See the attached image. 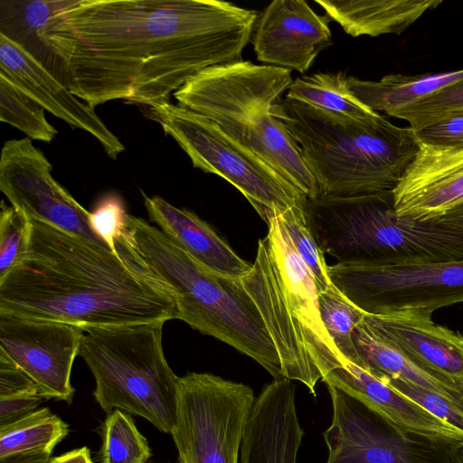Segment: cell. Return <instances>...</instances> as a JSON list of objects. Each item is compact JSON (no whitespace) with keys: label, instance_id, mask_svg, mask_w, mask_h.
Wrapping results in <instances>:
<instances>
[{"label":"cell","instance_id":"1","mask_svg":"<svg viewBox=\"0 0 463 463\" xmlns=\"http://www.w3.org/2000/svg\"><path fill=\"white\" fill-rule=\"evenodd\" d=\"M259 13L219 0H62L36 39L94 108H148L189 79L242 61Z\"/></svg>","mask_w":463,"mask_h":463},{"label":"cell","instance_id":"2","mask_svg":"<svg viewBox=\"0 0 463 463\" xmlns=\"http://www.w3.org/2000/svg\"><path fill=\"white\" fill-rule=\"evenodd\" d=\"M31 222L24 260L0 279V313L81 326L178 319L174 299L117 251Z\"/></svg>","mask_w":463,"mask_h":463},{"label":"cell","instance_id":"3","mask_svg":"<svg viewBox=\"0 0 463 463\" xmlns=\"http://www.w3.org/2000/svg\"><path fill=\"white\" fill-rule=\"evenodd\" d=\"M118 253L174 299L180 320L252 358L284 378L275 345L241 279L195 261L157 227L126 214Z\"/></svg>","mask_w":463,"mask_h":463},{"label":"cell","instance_id":"4","mask_svg":"<svg viewBox=\"0 0 463 463\" xmlns=\"http://www.w3.org/2000/svg\"><path fill=\"white\" fill-rule=\"evenodd\" d=\"M272 111L298 145L321 197L392 193L419 150L410 127L381 115L357 120L288 98Z\"/></svg>","mask_w":463,"mask_h":463},{"label":"cell","instance_id":"5","mask_svg":"<svg viewBox=\"0 0 463 463\" xmlns=\"http://www.w3.org/2000/svg\"><path fill=\"white\" fill-rule=\"evenodd\" d=\"M241 284L275 345L284 378L316 396L317 382L345 358L320 317L318 289L279 215L271 218Z\"/></svg>","mask_w":463,"mask_h":463},{"label":"cell","instance_id":"6","mask_svg":"<svg viewBox=\"0 0 463 463\" xmlns=\"http://www.w3.org/2000/svg\"><path fill=\"white\" fill-rule=\"evenodd\" d=\"M292 82L289 70L241 61L200 71L174 97L179 106L213 121L308 199H316L320 197L317 183L272 111Z\"/></svg>","mask_w":463,"mask_h":463},{"label":"cell","instance_id":"7","mask_svg":"<svg viewBox=\"0 0 463 463\" xmlns=\"http://www.w3.org/2000/svg\"><path fill=\"white\" fill-rule=\"evenodd\" d=\"M164 324L86 328L79 355L94 376L93 395L105 412L118 409L171 433L179 377L164 354Z\"/></svg>","mask_w":463,"mask_h":463},{"label":"cell","instance_id":"8","mask_svg":"<svg viewBox=\"0 0 463 463\" xmlns=\"http://www.w3.org/2000/svg\"><path fill=\"white\" fill-rule=\"evenodd\" d=\"M146 115L177 142L194 167L237 188L267 224L289 208L307 207L301 190L213 121L169 101L146 108Z\"/></svg>","mask_w":463,"mask_h":463},{"label":"cell","instance_id":"9","mask_svg":"<svg viewBox=\"0 0 463 463\" xmlns=\"http://www.w3.org/2000/svg\"><path fill=\"white\" fill-rule=\"evenodd\" d=\"M255 397L252 389L207 373L178 379L171 431L178 463H239Z\"/></svg>","mask_w":463,"mask_h":463},{"label":"cell","instance_id":"10","mask_svg":"<svg viewBox=\"0 0 463 463\" xmlns=\"http://www.w3.org/2000/svg\"><path fill=\"white\" fill-rule=\"evenodd\" d=\"M332 284L367 315L435 310L463 302V259L448 261L327 266Z\"/></svg>","mask_w":463,"mask_h":463},{"label":"cell","instance_id":"11","mask_svg":"<svg viewBox=\"0 0 463 463\" xmlns=\"http://www.w3.org/2000/svg\"><path fill=\"white\" fill-rule=\"evenodd\" d=\"M333 416L326 463H456L463 444L405 430L362 401L327 385Z\"/></svg>","mask_w":463,"mask_h":463},{"label":"cell","instance_id":"12","mask_svg":"<svg viewBox=\"0 0 463 463\" xmlns=\"http://www.w3.org/2000/svg\"><path fill=\"white\" fill-rule=\"evenodd\" d=\"M52 164L29 137L5 142L0 190L30 221H38L115 251L94 230L84 209L52 175Z\"/></svg>","mask_w":463,"mask_h":463},{"label":"cell","instance_id":"13","mask_svg":"<svg viewBox=\"0 0 463 463\" xmlns=\"http://www.w3.org/2000/svg\"><path fill=\"white\" fill-rule=\"evenodd\" d=\"M84 333L77 325L0 313V351L33 379L46 399L72 402L71 370Z\"/></svg>","mask_w":463,"mask_h":463},{"label":"cell","instance_id":"14","mask_svg":"<svg viewBox=\"0 0 463 463\" xmlns=\"http://www.w3.org/2000/svg\"><path fill=\"white\" fill-rule=\"evenodd\" d=\"M326 15L304 0H275L258 14L250 42L259 61L305 73L332 45Z\"/></svg>","mask_w":463,"mask_h":463},{"label":"cell","instance_id":"15","mask_svg":"<svg viewBox=\"0 0 463 463\" xmlns=\"http://www.w3.org/2000/svg\"><path fill=\"white\" fill-rule=\"evenodd\" d=\"M0 73L10 79L44 110L71 127L92 135L112 159H117L125 150L122 142L109 129L94 108L80 101L35 56L3 33H0Z\"/></svg>","mask_w":463,"mask_h":463},{"label":"cell","instance_id":"16","mask_svg":"<svg viewBox=\"0 0 463 463\" xmlns=\"http://www.w3.org/2000/svg\"><path fill=\"white\" fill-rule=\"evenodd\" d=\"M398 216L435 220L463 202V147L419 143L418 153L392 192Z\"/></svg>","mask_w":463,"mask_h":463},{"label":"cell","instance_id":"17","mask_svg":"<svg viewBox=\"0 0 463 463\" xmlns=\"http://www.w3.org/2000/svg\"><path fill=\"white\" fill-rule=\"evenodd\" d=\"M364 323L418 364L463 384V335L433 322L432 313L366 314Z\"/></svg>","mask_w":463,"mask_h":463},{"label":"cell","instance_id":"18","mask_svg":"<svg viewBox=\"0 0 463 463\" xmlns=\"http://www.w3.org/2000/svg\"><path fill=\"white\" fill-rule=\"evenodd\" d=\"M304 430L295 385L274 379L255 398L241 448V463H297Z\"/></svg>","mask_w":463,"mask_h":463},{"label":"cell","instance_id":"19","mask_svg":"<svg viewBox=\"0 0 463 463\" xmlns=\"http://www.w3.org/2000/svg\"><path fill=\"white\" fill-rule=\"evenodd\" d=\"M362 401L398 427L430 438L463 444V431L435 416L383 379L344 360L321 379Z\"/></svg>","mask_w":463,"mask_h":463},{"label":"cell","instance_id":"20","mask_svg":"<svg viewBox=\"0 0 463 463\" xmlns=\"http://www.w3.org/2000/svg\"><path fill=\"white\" fill-rule=\"evenodd\" d=\"M151 222L174 243L208 269L241 279L251 263L241 258L207 222L193 212L178 208L160 196L142 192Z\"/></svg>","mask_w":463,"mask_h":463},{"label":"cell","instance_id":"21","mask_svg":"<svg viewBox=\"0 0 463 463\" xmlns=\"http://www.w3.org/2000/svg\"><path fill=\"white\" fill-rule=\"evenodd\" d=\"M329 20L353 36L401 34L440 0H316Z\"/></svg>","mask_w":463,"mask_h":463},{"label":"cell","instance_id":"22","mask_svg":"<svg viewBox=\"0 0 463 463\" xmlns=\"http://www.w3.org/2000/svg\"><path fill=\"white\" fill-rule=\"evenodd\" d=\"M356 364L376 375L399 379L436 392L463 408V384L427 369L377 337L364 323L353 331Z\"/></svg>","mask_w":463,"mask_h":463},{"label":"cell","instance_id":"23","mask_svg":"<svg viewBox=\"0 0 463 463\" xmlns=\"http://www.w3.org/2000/svg\"><path fill=\"white\" fill-rule=\"evenodd\" d=\"M463 80V69L436 73H392L379 80L346 77L352 95L372 110L388 116Z\"/></svg>","mask_w":463,"mask_h":463},{"label":"cell","instance_id":"24","mask_svg":"<svg viewBox=\"0 0 463 463\" xmlns=\"http://www.w3.org/2000/svg\"><path fill=\"white\" fill-rule=\"evenodd\" d=\"M345 72H318L297 78L286 98L311 107L357 120L380 116L364 105L349 91Z\"/></svg>","mask_w":463,"mask_h":463},{"label":"cell","instance_id":"25","mask_svg":"<svg viewBox=\"0 0 463 463\" xmlns=\"http://www.w3.org/2000/svg\"><path fill=\"white\" fill-rule=\"evenodd\" d=\"M68 431L67 423L48 408L37 409L0 427V459L20 454L52 455Z\"/></svg>","mask_w":463,"mask_h":463},{"label":"cell","instance_id":"26","mask_svg":"<svg viewBox=\"0 0 463 463\" xmlns=\"http://www.w3.org/2000/svg\"><path fill=\"white\" fill-rule=\"evenodd\" d=\"M0 119L30 139L50 143L58 133L46 119L44 109L1 73Z\"/></svg>","mask_w":463,"mask_h":463},{"label":"cell","instance_id":"27","mask_svg":"<svg viewBox=\"0 0 463 463\" xmlns=\"http://www.w3.org/2000/svg\"><path fill=\"white\" fill-rule=\"evenodd\" d=\"M101 463H146L151 450L131 414L120 410L109 413L102 424Z\"/></svg>","mask_w":463,"mask_h":463},{"label":"cell","instance_id":"28","mask_svg":"<svg viewBox=\"0 0 463 463\" xmlns=\"http://www.w3.org/2000/svg\"><path fill=\"white\" fill-rule=\"evenodd\" d=\"M318 305L322 322L338 352L345 359L356 364L358 358L352 335L366 314L333 284L318 292Z\"/></svg>","mask_w":463,"mask_h":463},{"label":"cell","instance_id":"29","mask_svg":"<svg viewBox=\"0 0 463 463\" xmlns=\"http://www.w3.org/2000/svg\"><path fill=\"white\" fill-rule=\"evenodd\" d=\"M294 247L313 275L318 292L332 286L324 252L307 221L306 207L295 206L279 214Z\"/></svg>","mask_w":463,"mask_h":463},{"label":"cell","instance_id":"30","mask_svg":"<svg viewBox=\"0 0 463 463\" xmlns=\"http://www.w3.org/2000/svg\"><path fill=\"white\" fill-rule=\"evenodd\" d=\"M31 236V222L19 210L2 201L0 207V279L24 260Z\"/></svg>","mask_w":463,"mask_h":463},{"label":"cell","instance_id":"31","mask_svg":"<svg viewBox=\"0 0 463 463\" xmlns=\"http://www.w3.org/2000/svg\"><path fill=\"white\" fill-rule=\"evenodd\" d=\"M463 109V80L443 89L414 104L390 114L405 120L415 130L423 128L444 115Z\"/></svg>","mask_w":463,"mask_h":463},{"label":"cell","instance_id":"32","mask_svg":"<svg viewBox=\"0 0 463 463\" xmlns=\"http://www.w3.org/2000/svg\"><path fill=\"white\" fill-rule=\"evenodd\" d=\"M377 376L401 393L421 405L435 416L463 431L462 407L436 392L425 390L402 380L382 375Z\"/></svg>","mask_w":463,"mask_h":463},{"label":"cell","instance_id":"33","mask_svg":"<svg viewBox=\"0 0 463 463\" xmlns=\"http://www.w3.org/2000/svg\"><path fill=\"white\" fill-rule=\"evenodd\" d=\"M413 131L420 144L446 148L463 147V109L448 113Z\"/></svg>","mask_w":463,"mask_h":463},{"label":"cell","instance_id":"34","mask_svg":"<svg viewBox=\"0 0 463 463\" xmlns=\"http://www.w3.org/2000/svg\"><path fill=\"white\" fill-rule=\"evenodd\" d=\"M126 214L123 203L117 195H107L90 213L95 232L114 250V241L122 232Z\"/></svg>","mask_w":463,"mask_h":463},{"label":"cell","instance_id":"35","mask_svg":"<svg viewBox=\"0 0 463 463\" xmlns=\"http://www.w3.org/2000/svg\"><path fill=\"white\" fill-rule=\"evenodd\" d=\"M25 393L43 394L33 379L0 351V397Z\"/></svg>","mask_w":463,"mask_h":463},{"label":"cell","instance_id":"36","mask_svg":"<svg viewBox=\"0 0 463 463\" xmlns=\"http://www.w3.org/2000/svg\"><path fill=\"white\" fill-rule=\"evenodd\" d=\"M47 400L41 393H25L0 397V427L16 421L37 410Z\"/></svg>","mask_w":463,"mask_h":463},{"label":"cell","instance_id":"37","mask_svg":"<svg viewBox=\"0 0 463 463\" xmlns=\"http://www.w3.org/2000/svg\"><path fill=\"white\" fill-rule=\"evenodd\" d=\"M52 463H92L90 449L82 447L52 458Z\"/></svg>","mask_w":463,"mask_h":463},{"label":"cell","instance_id":"38","mask_svg":"<svg viewBox=\"0 0 463 463\" xmlns=\"http://www.w3.org/2000/svg\"><path fill=\"white\" fill-rule=\"evenodd\" d=\"M438 219L448 226L463 232V202Z\"/></svg>","mask_w":463,"mask_h":463},{"label":"cell","instance_id":"39","mask_svg":"<svg viewBox=\"0 0 463 463\" xmlns=\"http://www.w3.org/2000/svg\"><path fill=\"white\" fill-rule=\"evenodd\" d=\"M52 458L46 454H20L1 458L0 463H52Z\"/></svg>","mask_w":463,"mask_h":463},{"label":"cell","instance_id":"40","mask_svg":"<svg viewBox=\"0 0 463 463\" xmlns=\"http://www.w3.org/2000/svg\"><path fill=\"white\" fill-rule=\"evenodd\" d=\"M455 462L456 463H463V446H461L455 456Z\"/></svg>","mask_w":463,"mask_h":463}]
</instances>
